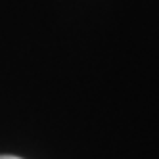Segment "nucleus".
I'll return each mask as SVG.
<instances>
[{"mask_svg":"<svg viewBox=\"0 0 159 159\" xmlns=\"http://www.w3.org/2000/svg\"><path fill=\"white\" fill-rule=\"evenodd\" d=\"M0 159H21V157H16V155H0Z\"/></svg>","mask_w":159,"mask_h":159,"instance_id":"1","label":"nucleus"}]
</instances>
